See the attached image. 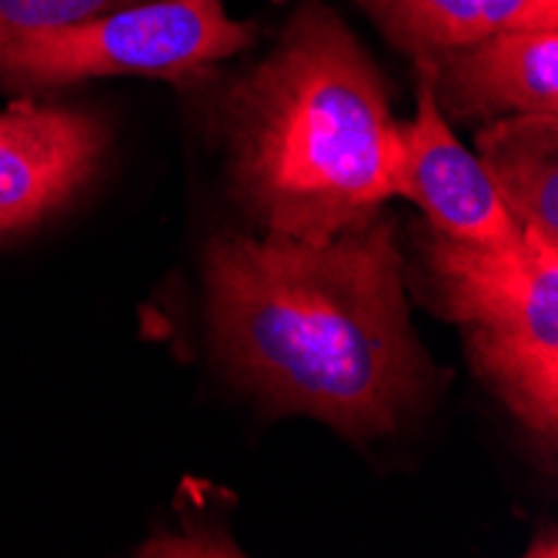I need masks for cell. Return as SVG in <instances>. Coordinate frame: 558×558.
<instances>
[{
  "instance_id": "obj_2",
  "label": "cell",
  "mask_w": 558,
  "mask_h": 558,
  "mask_svg": "<svg viewBox=\"0 0 558 558\" xmlns=\"http://www.w3.org/2000/svg\"><path fill=\"white\" fill-rule=\"evenodd\" d=\"M218 131L241 208L271 234L325 241L395 197L401 124L385 77L322 0L221 90Z\"/></svg>"
},
{
  "instance_id": "obj_3",
  "label": "cell",
  "mask_w": 558,
  "mask_h": 558,
  "mask_svg": "<svg viewBox=\"0 0 558 558\" xmlns=\"http://www.w3.org/2000/svg\"><path fill=\"white\" fill-rule=\"evenodd\" d=\"M425 294L465 331L469 359L485 385L538 438L558 428V247L525 234L485 247L418 234Z\"/></svg>"
},
{
  "instance_id": "obj_7",
  "label": "cell",
  "mask_w": 558,
  "mask_h": 558,
  "mask_svg": "<svg viewBox=\"0 0 558 558\" xmlns=\"http://www.w3.org/2000/svg\"><path fill=\"white\" fill-rule=\"evenodd\" d=\"M105 141L84 111L14 100L0 114V238L64 208L94 178Z\"/></svg>"
},
{
  "instance_id": "obj_1",
  "label": "cell",
  "mask_w": 558,
  "mask_h": 558,
  "mask_svg": "<svg viewBox=\"0 0 558 558\" xmlns=\"http://www.w3.org/2000/svg\"><path fill=\"white\" fill-rule=\"evenodd\" d=\"M401 268L385 215L325 241L211 238L205 291L221 365L275 412L354 441L398 432L435 391Z\"/></svg>"
},
{
  "instance_id": "obj_8",
  "label": "cell",
  "mask_w": 558,
  "mask_h": 558,
  "mask_svg": "<svg viewBox=\"0 0 558 558\" xmlns=\"http://www.w3.org/2000/svg\"><path fill=\"white\" fill-rule=\"evenodd\" d=\"M475 150L519 228L558 247V114L495 118Z\"/></svg>"
},
{
  "instance_id": "obj_5",
  "label": "cell",
  "mask_w": 558,
  "mask_h": 558,
  "mask_svg": "<svg viewBox=\"0 0 558 558\" xmlns=\"http://www.w3.org/2000/svg\"><path fill=\"white\" fill-rule=\"evenodd\" d=\"M445 118L558 114V24L505 27L415 64Z\"/></svg>"
},
{
  "instance_id": "obj_9",
  "label": "cell",
  "mask_w": 558,
  "mask_h": 558,
  "mask_svg": "<svg viewBox=\"0 0 558 558\" xmlns=\"http://www.w3.org/2000/svg\"><path fill=\"white\" fill-rule=\"evenodd\" d=\"M415 64L505 27L558 24V0H359Z\"/></svg>"
},
{
  "instance_id": "obj_4",
  "label": "cell",
  "mask_w": 558,
  "mask_h": 558,
  "mask_svg": "<svg viewBox=\"0 0 558 558\" xmlns=\"http://www.w3.org/2000/svg\"><path fill=\"white\" fill-rule=\"evenodd\" d=\"M255 37L258 27L234 21L225 0H141L14 40L0 50V84L40 90L121 74L194 81L247 50Z\"/></svg>"
},
{
  "instance_id": "obj_6",
  "label": "cell",
  "mask_w": 558,
  "mask_h": 558,
  "mask_svg": "<svg viewBox=\"0 0 558 558\" xmlns=\"http://www.w3.org/2000/svg\"><path fill=\"white\" fill-rule=\"evenodd\" d=\"M395 194L422 208L432 231L505 247L519 244L525 231L501 205V197L482 168L478 155L451 134L448 118L438 111L432 90L418 81V108L409 124H401V165Z\"/></svg>"
},
{
  "instance_id": "obj_10",
  "label": "cell",
  "mask_w": 558,
  "mask_h": 558,
  "mask_svg": "<svg viewBox=\"0 0 558 558\" xmlns=\"http://www.w3.org/2000/svg\"><path fill=\"white\" fill-rule=\"evenodd\" d=\"M131 4L141 0H0V50L27 34L84 24Z\"/></svg>"
}]
</instances>
